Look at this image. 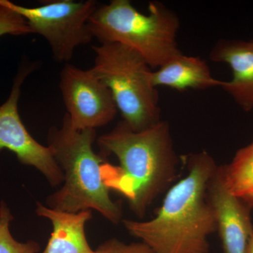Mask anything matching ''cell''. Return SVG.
I'll return each mask as SVG.
<instances>
[{
  "label": "cell",
  "instance_id": "6da1fadb",
  "mask_svg": "<svg viewBox=\"0 0 253 253\" xmlns=\"http://www.w3.org/2000/svg\"><path fill=\"white\" fill-rule=\"evenodd\" d=\"M98 144L103 155L113 154L120 163V166L104 163L105 184L125 196L139 217H144L155 200L168 191L178 176L180 158L166 121L139 131L121 121L113 130L100 136Z\"/></svg>",
  "mask_w": 253,
  "mask_h": 253
},
{
  "label": "cell",
  "instance_id": "7a4b0ae2",
  "mask_svg": "<svg viewBox=\"0 0 253 253\" xmlns=\"http://www.w3.org/2000/svg\"><path fill=\"white\" fill-rule=\"evenodd\" d=\"M186 161L188 174L168 190L154 218L123 220L129 234L154 253H208L209 237L217 231L207 188L218 166L206 151L189 155Z\"/></svg>",
  "mask_w": 253,
  "mask_h": 253
},
{
  "label": "cell",
  "instance_id": "3957f363",
  "mask_svg": "<svg viewBox=\"0 0 253 253\" xmlns=\"http://www.w3.org/2000/svg\"><path fill=\"white\" fill-rule=\"evenodd\" d=\"M95 129L76 130L65 115L61 127L48 133V146L64 175L61 189L47 200L50 208L76 213L94 210L111 223L122 219L121 205L114 202L103 178L104 160L94 152Z\"/></svg>",
  "mask_w": 253,
  "mask_h": 253
},
{
  "label": "cell",
  "instance_id": "277c9868",
  "mask_svg": "<svg viewBox=\"0 0 253 253\" xmlns=\"http://www.w3.org/2000/svg\"><path fill=\"white\" fill-rule=\"evenodd\" d=\"M88 26L101 44L118 43L130 48L152 68L181 53L176 41L179 18L159 1L150 2L149 14H145L129 0H113L98 6Z\"/></svg>",
  "mask_w": 253,
  "mask_h": 253
},
{
  "label": "cell",
  "instance_id": "5b68a950",
  "mask_svg": "<svg viewBox=\"0 0 253 253\" xmlns=\"http://www.w3.org/2000/svg\"><path fill=\"white\" fill-rule=\"evenodd\" d=\"M95 54L91 68L109 88L123 121L132 130H144L161 121L154 71L139 53L118 43L92 46Z\"/></svg>",
  "mask_w": 253,
  "mask_h": 253
},
{
  "label": "cell",
  "instance_id": "8992f818",
  "mask_svg": "<svg viewBox=\"0 0 253 253\" xmlns=\"http://www.w3.org/2000/svg\"><path fill=\"white\" fill-rule=\"evenodd\" d=\"M1 1L24 17L33 33L46 40L57 62L68 63L78 46L92 41L88 22L99 6L94 0H54L32 8Z\"/></svg>",
  "mask_w": 253,
  "mask_h": 253
},
{
  "label": "cell",
  "instance_id": "52a82bcc",
  "mask_svg": "<svg viewBox=\"0 0 253 253\" xmlns=\"http://www.w3.org/2000/svg\"><path fill=\"white\" fill-rule=\"evenodd\" d=\"M59 87L73 129H95L116 118L118 110L112 93L91 68L83 70L66 63Z\"/></svg>",
  "mask_w": 253,
  "mask_h": 253
},
{
  "label": "cell",
  "instance_id": "ba28073f",
  "mask_svg": "<svg viewBox=\"0 0 253 253\" xmlns=\"http://www.w3.org/2000/svg\"><path fill=\"white\" fill-rule=\"evenodd\" d=\"M33 70V65L21 66L9 97L0 106V151L9 150L16 155L20 163L36 168L51 185L58 186L64 181V175L52 151L49 146L40 144L31 135L18 113L21 86Z\"/></svg>",
  "mask_w": 253,
  "mask_h": 253
},
{
  "label": "cell",
  "instance_id": "9c48e42d",
  "mask_svg": "<svg viewBox=\"0 0 253 253\" xmlns=\"http://www.w3.org/2000/svg\"><path fill=\"white\" fill-rule=\"evenodd\" d=\"M207 198L215 215L224 253H246L253 236L252 208L229 191L220 166L208 183Z\"/></svg>",
  "mask_w": 253,
  "mask_h": 253
},
{
  "label": "cell",
  "instance_id": "30bf717a",
  "mask_svg": "<svg viewBox=\"0 0 253 253\" xmlns=\"http://www.w3.org/2000/svg\"><path fill=\"white\" fill-rule=\"evenodd\" d=\"M210 58L226 63L232 71V79L221 81L219 87L244 111H253V41L222 40L211 50Z\"/></svg>",
  "mask_w": 253,
  "mask_h": 253
},
{
  "label": "cell",
  "instance_id": "8fae6325",
  "mask_svg": "<svg viewBox=\"0 0 253 253\" xmlns=\"http://www.w3.org/2000/svg\"><path fill=\"white\" fill-rule=\"evenodd\" d=\"M36 212L52 223L53 231L42 253H96L88 244L85 224L92 217L91 211L63 212L37 204Z\"/></svg>",
  "mask_w": 253,
  "mask_h": 253
},
{
  "label": "cell",
  "instance_id": "7c38bea8",
  "mask_svg": "<svg viewBox=\"0 0 253 253\" xmlns=\"http://www.w3.org/2000/svg\"><path fill=\"white\" fill-rule=\"evenodd\" d=\"M152 81L156 87L165 86L179 91L209 89L221 84V81L213 77L204 60L182 53L154 71Z\"/></svg>",
  "mask_w": 253,
  "mask_h": 253
},
{
  "label": "cell",
  "instance_id": "4fadbf2b",
  "mask_svg": "<svg viewBox=\"0 0 253 253\" xmlns=\"http://www.w3.org/2000/svg\"><path fill=\"white\" fill-rule=\"evenodd\" d=\"M227 189L253 208V140L239 149L229 164L221 166Z\"/></svg>",
  "mask_w": 253,
  "mask_h": 253
},
{
  "label": "cell",
  "instance_id": "5bb4252c",
  "mask_svg": "<svg viewBox=\"0 0 253 253\" xmlns=\"http://www.w3.org/2000/svg\"><path fill=\"white\" fill-rule=\"evenodd\" d=\"M13 216L4 202L0 204V253H38L41 246L36 241L21 243L15 240L9 230Z\"/></svg>",
  "mask_w": 253,
  "mask_h": 253
},
{
  "label": "cell",
  "instance_id": "9a60e30c",
  "mask_svg": "<svg viewBox=\"0 0 253 253\" xmlns=\"http://www.w3.org/2000/svg\"><path fill=\"white\" fill-rule=\"evenodd\" d=\"M33 33L28 21L0 0V37L26 36Z\"/></svg>",
  "mask_w": 253,
  "mask_h": 253
},
{
  "label": "cell",
  "instance_id": "2e32d148",
  "mask_svg": "<svg viewBox=\"0 0 253 253\" xmlns=\"http://www.w3.org/2000/svg\"><path fill=\"white\" fill-rule=\"evenodd\" d=\"M96 253H154L147 245L141 243L126 244L116 239L108 240L100 245Z\"/></svg>",
  "mask_w": 253,
  "mask_h": 253
},
{
  "label": "cell",
  "instance_id": "e0dca14e",
  "mask_svg": "<svg viewBox=\"0 0 253 253\" xmlns=\"http://www.w3.org/2000/svg\"><path fill=\"white\" fill-rule=\"evenodd\" d=\"M246 253H253V236L251 238L249 244H248Z\"/></svg>",
  "mask_w": 253,
  "mask_h": 253
}]
</instances>
